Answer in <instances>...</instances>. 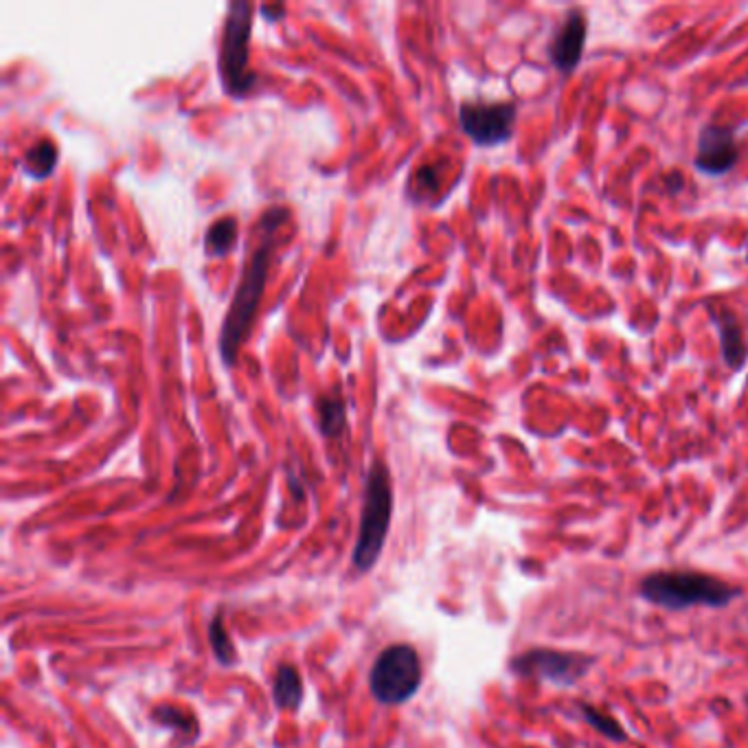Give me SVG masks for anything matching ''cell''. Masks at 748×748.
<instances>
[{
	"label": "cell",
	"instance_id": "cell-13",
	"mask_svg": "<svg viewBox=\"0 0 748 748\" xmlns=\"http://www.w3.org/2000/svg\"><path fill=\"white\" fill-rule=\"evenodd\" d=\"M275 702L284 711H295L303 700V683L292 665H282L275 678Z\"/></svg>",
	"mask_w": 748,
	"mask_h": 748
},
{
	"label": "cell",
	"instance_id": "cell-10",
	"mask_svg": "<svg viewBox=\"0 0 748 748\" xmlns=\"http://www.w3.org/2000/svg\"><path fill=\"white\" fill-rule=\"evenodd\" d=\"M713 323L718 327L720 334V345H722V353H724V362L733 369L739 371L741 364L748 358V342L744 336V329L739 325V321L731 314V312H715L713 314Z\"/></svg>",
	"mask_w": 748,
	"mask_h": 748
},
{
	"label": "cell",
	"instance_id": "cell-6",
	"mask_svg": "<svg viewBox=\"0 0 748 748\" xmlns=\"http://www.w3.org/2000/svg\"><path fill=\"white\" fill-rule=\"evenodd\" d=\"M512 672L523 678L545 681L558 687H571L579 683L593 668V659L577 652H562L551 648H534L514 657Z\"/></svg>",
	"mask_w": 748,
	"mask_h": 748
},
{
	"label": "cell",
	"instance_id": "cell-2",
	"mask_svg": "<svg viewBox=\"0 0 748 748\" xmlns=\"http://www.w3.org/2000/svg\"><path fill=\"white\" fill-rule=\"evenodd\" d=\"M739 595L741 588L698 571H659L641 582V597L668 610H687L694 606L722 608Z\"/></svg>",
	"mask_w": 748,
	"mask_h": 748
},
{
	"label": "cell",
	"instance_id": "cell-7",
	"mask_svg": "<svg viewBox=\"0 0 748 748\" xmlns=\"http://www.w3.org/2000/svg\"><path fill=\"white\" fill-rule=\"evenodd\" d=\"M519 108L510 101H463L459 123L476 146L506 144L514 135Z\"/></svg>",
	"mask_w": 748,
	"mask_h": 748
},
{
	"label": "cell",
	"instance_id": "cell-8",
	"mask_svg": "<svg viewBox=\"0 0 748 748\" xmlns=\"http://www.w3.org/2000/svg\"><path fill=\"white\" fill-rule=\"evenodd\" d=\"M739 161V146L735 139V130L728 126H707L698 135L696 148V170L707 176H722L731 172Z\"/></svg>",
	"mask_w": 748,
	"mask_h": 748
},
{
	"label": "cell",
	"instance_id": "cell-4",
	"mask_svg": "<svg viewBox=\"0 0 748 748\" xmlns=\"http://www.w3.org/2000/svg\"><path fill=\"white\" fill-rule=\"evenodd\" d=\"M253 32V5L235 0L228 5L222 47H220V75L224 90L233 97H244L253 88L258 75L248 68V45Z\"/></svg>",
	"mask_w": 748,
	"mask_h": 748
},
{
	"label": "cell",
	"instance_id": "cell-16",
	"mask_svg": "<svg viewBox=\"0 0 748 748\" xmlns=\"http://www.w3.org/2000/svg\"><path fill=\"white\" fill-rule=\"evenodd\" d=\"M211 646H213L215 657H217L222 663H230V661L235 659V652H233L228 633L224 631L220 616H215V621L211 623Z\"/></svg>",
	"mask_w": 748,
	"mask_h": 748
},
{
	"label": "cell",
	"instance_id": "cell-11",
	"mask_svg": "<svg viewBox=\"0 0 748 748\" xmlns=\"http://www.w3.org/2000/svg\"><path fill=\"white\" fill-rule=\"evenodd\" d=\"M319 428L325 437H338L347 424V407L338 391H329L316 400Z\"/></svg>",
	"mask_w": 748,
	"mask_h": 748
},
{
	"label": "cell",
	"instance_id": "cell-12",
	"mask_svg": "<svg viewBox=\"0 0 748 748\" xmlns=\"http://www.w3.org/2000/svg\"><path fill=\"white\" fill-rule=\"evenodd\" d=\"M237 241V220L224 215L215 220L204 233V251L211 258H224Z\"/></svg>",
	"mask_w": 748,
	"mask_h": 748
},
{
	"label": "cell",
	"instance_id": "cell-9",
	"mask_svg": "<svg viewBox=\"0 0 748 748\" xmlns=\"http://www.w3.org/2000/svg\"><path fill=\"white\" fill-rule=\"evenodd\" d=\"M584 45H586V18L582 16V12H571L549 47L551 62L560 71H573L582 60Z\"/></svg>",
	"mask_w": 748,
	"mask_h": 748
},
{
	"label": "cell",
	"instance_id": "cell-5",
	"mask_svg": "<svg viewBox=\"0 0 748 748\" xmlns=\"http://www.w3.org/2000/svg\"><path fill=\"white\" fill-rule=\"evenodd\" d=\"M371 694L383 705H400L413 698L422 685V663L411 646L398 644L381 652L369 676Z\"/></svg>",
	"mask_w": 748,
	"mask_h": 748
},
{
	"label": "cell",
	"instance_id": "cell-1",
	"mask_svg": "<svg viewBox=\"0 0 748 748\" xmlns=\"http://www.w3.org/2000/svg\"><path fill=\"white\" fill-rule=\"evenodd\" d=\"M286 215H288L286 209L275 207V209H269L260 222L258 246H255L251 260H248V264L244 269L241 282L233 295L230 308L226 312V319L222 323L220 338H217L220 356H222V362L226 366H230L235 362L239 345H241L244 336L248 334V327H251L253 316L258 312L260 299H262L264 288H266L269 271H271L275 233L279 230V224L286 220Z\"/></svg>",
	"mask_w": 748,
	"mask_h": 748
},
{
	"label": "cell",
	"instance_id": "cell-15",
	"mask_svg": "<svg viewBox=\"0 0 748 748\" xmlns=\"http://www.w3.org/2000/svg\"><path fill=\"white\" fill-rule=\"evenodd\" d=\"M579 711L584 715V720L597 728L601 735H606L610 741H623L626 739V731H623V726L608 713L603 711H597L595 707H588V705H579Z\"/></svg>",
	"mask_w": 748,
	"mask_h": 748
},
{
	"label": "cell",
	"instance_id": "cell-3",
	"mask_svg": "<svg viewBox=\"0 0 748 748\" xmlns=\"http://www.w3.org/2000/svg\"><path fill=\"white\" fill-rule=\"evenodd\" d=\"M394 514V485L389 467L376 459L366 476L364 506L360 516L358 543L353 549V566L358 571H369L378 562Z\"/></svg>",
	"mask_w": 748,
	"mask_h": 748
},
{
	"label": "cell",
	"instance_id": "cell-14",
	"mask_svg": "<svg viewBox=\"0 0 748 748\" xmlns=\"http://www.w3.org/2000/svg\"><path fill=\"white\" fill-rule=\"evenodd\" d=\"M55 163H58V146L49 139L34 144L23 157V167L32 176H38V178L49 176L51 170L55 167Z\"/></svg>",
	"mask_w": 748,
	"mask_h": 748
},
{
	"label": "cell",
	"instance_id": "cell-17",
	"mask_svg": "<svg viewBox=\"0 0 748 748\" xmlns=\"http://www.w3.org/2000/svg\"><path fill=\"white\" fill-rule=\"evenodd\" d=\"M154 720H161L163 724H180L187 731H191V724H194V718L178 709H157Z\"/></svg>",
	"mask_w": 748,
	"mask_h": 748
}]
</instances>
